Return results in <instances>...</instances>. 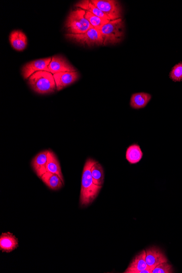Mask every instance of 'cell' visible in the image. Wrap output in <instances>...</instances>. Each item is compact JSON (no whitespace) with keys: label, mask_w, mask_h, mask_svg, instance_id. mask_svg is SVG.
Segmentation results:
<instances>
[{"label":"cell","mask_w":182,"mask_h":273,"mask_svg":"<svg viewBox=\"0 0 182 273\" xmlns=\"http://www.w3.org/2000/svg\"><path fill=\"white\" fill-rule=\"evenodd\" d=\"M91 1L110 20L121 18L122 9L118 1L115 0H92Z\"/></svg>","instance_id":"cell-6"},{"label":"cell","mask_w":182,"mask_h":273,"mask_svg":"<svg viewBox=\"0 0 182 273\" xmlns=\"http://www.w3.org/2000/svg\"><path fill=\"white\" fill-rule=\"evenodd\" d=\"M29 83L33 90L40 94L53 92L56 85L52 73L46 71L36 72L29 78Z\"/></svg>","instance_id":"cell-2"},{"label":"cell","mask_w":182,"mask_h":273,"mask_svg":"<svg viewBox=\"0 0 182 273\" xmlns=\"http://www.w3.org/2000/svg\"><path fill=\"white\" fill-rule=\"evenodd\" d=\"M146 252V262L148 266L155 268L163 262H168L167 258L162 250L155 246L147 249Z\"/></svg>","instance_id":"cell-10"},{"label":"cell","mask_w":182,"mask_h":273,"mask_svg":"<svg viewBox=\"0 0 182 273\" xmlns=\"http://www.w3.org/2000/svg\"><path fill=\"white\" fill-rule=\"evenodd\" d=\"M9 41L12 48L18 51H23L28 45L27 36L20 30L13 31L10 33Z\"/></svg>","instance_id":"cell-12"},{"label":"cell","mask_w":182,"mask_h":273,"mask_svg":"<svg viewBox=\"0 0 182 273\" xmlns=\"http://www.w3.org/2000/svg\"><path fill=\"white\" fill-rule=\"evenodd\" d=\"M93 181L95 185L102 186L105 182V173L103 168L99 162L96 161L91 168Z\"/></svg>","instance_id":"cell-20"},{"label":"cell","mask_w":182,"mask_h":273,"mask_svg":"<svg viewBox=\"0 0 182 273\" xmlns=\"http://www.w3.org/2000/svg\"><path fill=\"white\" fill-rule=\"evenodd\" d=\"M143 154L140 147L137 144L129 146L126 152V159L132 164L138 163L142 160Z\"/></svg>","instance_id":"cell-19"},{"label":"cell","mask_w":182,"mask_h":273,"mask_svg":"<svg viewBox=\"0 0 182 273\" xmlns=\"http://www.w3.org/2000/svg\"><path fill=\"white\" fill-rule=\"evenodd\" d=\"M96 161L91 158L88 159L83 170L80 197L81 206H87L92 203L102 188V186L95 185L93 181L91 168Z\"/></svg>","instance_id":"cell-1"},{"label":"cell","mask_w":182,"mask_h":273,"mask_svg":"<svg viewBox=\"0 0 182 273\" xmlns=\"http://www.w3.org/2000/svg\"><path fill=\"white\" fill-rule=\"evenodd\" d=\"M152 96L147 93L141 92L133 94L131 99V106L135 109L145 108L147 106Z\"/></svg>","instance_id":"cell-16"},{"label":"cell","mask_w":182,"mask_h":273,"mask_svg":"<svg viewBox=\"0 0 182 273\" xmlns=\"http://www.w3.org/2000/svg\"><path fill=\"white\" fill-rule=\"evenodd\" d=\"M46 171L58 175L64 183L63 175H62L60 162L53 152L49 151Z\"/></svg>","instance_id":"cell-15"},{"label":"cell","mask_w":182,"mask_h":273,"mask_svg":"<svg viewBox=\"0 0 182 273\" xmlns=\"http://www.w3.org/2000/svg\"><path fill=\"white\" fill-rule=\"evenodd\" d=\"M173 267L167 262H163L156 266L152 273H174Z\"/></svg>","instance_id":"cell-23"},{"label":"cell","mask_w":182,"mask_h":273,"mask_svg":"<svg viewBox=\"0 0 182 273\" xmlns=\"http://www.w3.org/2000/svg\"><path fill=\"white\" fill-rule=\"evenodd\" d=\"M86 10L80 8L72 11L66 21V26L69 34H82L93 28L85 18Z\"/></svg>","instance_id":"cell-3"},{"label":"cell","mask_w":182,"mask_h":273,"mask_svg":"<svg viewBox=\"0 0 182 273\" xmlns=\"http://www.w3.org/2000/svg\"><path fill=\"white\" fill-rule=\"evenodd\" d=\"M49 151L41 152L36 156L33 159L31 165L36 174L41 178L46 171V165H47Z\"/></svg>","instance_id":"cell-11"},{"label":"cell","mask_w":182,"mask_h":273,"mask_svg":"<svg viewBox=\"0 0 182 273\" xmlns=\"http://www.w3.org/2000/svg\"><path fill=\"white\" fill-rule=\"evenodd\" d=\"M52 58L40 59L30 62L23 68L22 73L25 79H27L35 73L39 71L49 72V65Z\"/></svg>","instance_id":"cell-7"},{"label":"cell","mask_w":182,"mask_h":273,"mask_svg":"<svg viewBox=\"0 0 182 273\" xmlns=\"http://www.w3.org/2000/svg\"><path fill=\"white\" fill-rule=\"evenodd\" d=\"M85 17L93 26V28L99 30H100L104 25H105L111 21L103 19L88 11H86Z\"/></svg>","instance_id":"cell-21"},{"label":"cell","mask_w":182,"mask_h":273,"mask_svg":"<svg viewBox=\"0 0 182 273\" xmlns=\"http://www.w3.org/2000/svg\"><path fill=\"white\" fill-rule=\"evenodd\" d=\"M48 68L49 72L54 75L60 72H76L75 68L61 56H55L52 57Z\"/></svg>","instance_id":"cell-9"},{"label":"cell","mask_w":182,"mask_h":273,"mask_svg":"<svg viewBox=\"0 0 182 273\" xmlns=\"http://www.w3.org/2000/svg\"><path fill=\"white\" fill-rule=\"evenodd\" d=\"M67 38L74 40L83 45L92 46L103 44V39L101 31L92 28L82 34H67Z\"/></svg>","instance_id":"cell-5"},{"label":"cell","mask_w":182,"mask_h":273,"mask_svg":"<svg viewBox=\"0 0 182 273\" xmlns=\"http://www.w3.org/2000/svg\"><path fill=\"white\" fill-rule=\"evenodd\" d=\"M41 180L52 190H58L64 185L63 182L57 175L46 172L41 177Z\"/></svg>","instance_id":"cell-17"},{"label":"cell","mask_w":182,"mask_h":273,"mask_svg":"<svg viewBox=\"0 0 182 273\" xmlns=\"http://www.w3.org/2000/svg\"><path fill=\"white\" fill-rule=\"evenodd\" d=\"M146 252L143 250L134 257L125 273H140L148 266L146 262Z\"/></svg>","instance_id":"cell-13"},{"label":"cell","mask_w":182,"mask_h":273,"mask_svg":"<svg viewBox=\"0 0 182 273\" xmlns=\"http://www.w3.org/2000/svg\"><path fill=\"white\" fill-rule=\"evenodd\" d=\"M54 78L56 83V89L58 91L73 83L79 78V73L76 72H60L55 73Z\"/></svg>","instance_id":"cell-8"},{"label":"cell","mask_w":182,"mask_h":273,"mask_svg":"<svg viewBox=\"0 0 182 273\" xmlns=\"http://www.w3.org/2000/svg\"><path fill=\"white\" fill-rule=\"evenodd\" d=\"M18 239L12 234L3 233L0 236V249L9 253L18 247Z\"/></svg>","instance_id":"cell-14"},{"label":"cell","mask_w":182,"mask_h":273,"mask_svg":"<svg viewBox=\"0 0 182 273\" xmlns=\"http://www.w3.org/2000/svg\"><path fill=\"white\" fill-rule=\"evenodd\" d=\"M154 268L153 267L148 266L146 269L142 271L140 273H152Z\"/></svg>","instance_id":"cell-24"},{"label":"cell","mask_w":182,"mask_h":273,"mask_svg":"<svg viewBox=\"0 0 182 273\" xmlns=\"http://www.w3.org/2000/svg\"><path fill=\"white\" fill-rule=\"evenodd\" d=\"M75 6L79 8L86 10V11L91 12L103 19L110 20L107 15L104 14L101 10L99 9L91 1H88V0L81 1L77 3Z\"/></svg>","instance_id":"cell-18"},{"label":"cell","mask_w":182,"mask_h":273,"mask_svg":"<svg viewBox=\"0 0 182 273\" xmlns=\"http://www.w3.org/2000/svg\"><path fill=\"white\" fill-rule=\"evenodd\" d=\"M123 28L121 18L111 20L104 25L100 30L103 39V45L115 44L120 42L123 38Z\"/></svg>","instance_id":"cell-4"},{"label":"cell","mask_w":182,"mask_h":273,"mask_svg":"<svg viewBox=\"0 0 182 273\" xmlns=\"http://www.w3.org/2000/svg\"><path fill=\"white\" fill-rule=\"evenodd\" d=\"M170 78L175 82L182 81V62L174 66L169 75Z\"/></svg>","instance_id":"cell-22"}]
</instances>
